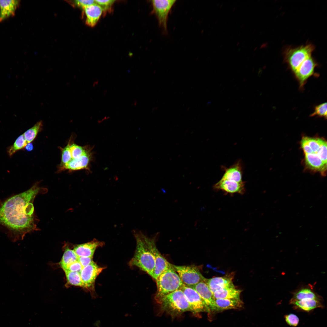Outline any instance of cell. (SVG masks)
<instances>
[{
    "label": "cell",
    "instance_id": "6da1fadb",
    "mask_svg": "<svg viewBox=\"0 0 327 327\" xmlns=\"http://www.w3.org/2000/svg\"><path fill=\"white\" fill-rule=\"evenodd\" d=\"M47 191L37 183L25 191L0 200V225L8 229L12 241L22 239L27 233L38 230L33 203L38 194Z\"/></svg>",
    "mask_w": 327,
    "mask_h": 327
},
{
    "label": "cell",
    "instance_id": "7a4b0ae2",
    "mask_svg": "<svg viewBox=\"0 0 327 327\" xmlns=\"http://www.w3.org/2000/svg\"><path fill=\"white\" fill-rule=\"evenodd\" d=\"M136 242L135 251L129 262L130 266L138 267L152 277L155 260L149 244V238L141 232L134 233Z\"/></svg>",
    "mask_w": 327,
    "mask_h": 327
},
{
    "label": "cell",
    "instance_id": "3957f363",
    "mask_svg": "<svg viewBox=\"0 0 327 327\" xmlns=\"http://www.w3.org/2000/svg\"><path fill=\"white\" fill-rule=\"evenodd\" d=\"M155 281L157 290L155 299L158 303L164 296L180 289L184 285L172 264Z\"/></svg>",
    "mask_w": 327,
    "mask_h": 327
},
{
    "label": "cell",
    "instance_id": "277c9868",
    "mask_svg": "<svg viewBox=\"0 0 327 327\" xmlns=\"http://www.w3.org/2000/svg\"><path fill=\"white\" fill-rule=\"evenodd\" d=\"M158 303L162 311L172 316L179 315L186 312H191L190 305L181 289L164 296Z\"/></svg>",
    "mask_w": 327,
    "mask_h": 327
},
{
    "label": "cell",
    "instance_id": "5b68a950",
    "mask_svg": "<svg viewBox=\"0 0 327 327\" xmlns=\"http://www.w3.org/2000/svg\"><path fill=\"white\" fill-rule=\"evenodd\" d=\"M314 49V46L309 44L286 49L284 61L293 74L307 58L312 55Z\"/></svg>",
    "mask_w": 327,
    "mask_h": 327
},
{
    "label": "cell",
    "instance_id": "8992f818",
    "mask_svg": "<svg viewBox=\"0 0 327 327\" xmlns=\"http://www.w3.org/2000/svg\"><path fill=\"white\" fill-rule=\"evenodd\" d=\"M173 267L184 286L191 287L206 280L196 266H177Z\"/></svg>",
    "mask_w": 327,
    "mask_h": 327
},
{
    "label": "cell",
    "instance_id": "52a82bcc",
    "mask_svg": "<svg viewBox=\"0 0 327 327\" xmlns=\"http://www.w3.org/2000/svg\"><path fill=\"white\" fill-rule=\"evenodd\" d=\"M175 0H154L151 1L152 12L157 19L160 26L165 32H167V18Z\"/></svg>",
    "mask_w": 327,
    "mask_h": 327
},
{
    "label": "cell",
    "instance_id": "ba28073f",
    "mask_svg": "<svg viewBox=\"0 0 327 327\" xmlns=\"http://www.w3.org/2000/svg\"><path fill=\"white\" fill-rule=\"evenodd\" d=\"M318 64L312 55L307 58L293 74L297 81L300 90L303 89L308 79L315 74Z\"/></svg>",
    "mask_w": 327,
    "mask_h": 327
},
{
    "label": "cell",
    "instance_id": "9c48e42d",
    "mask_svg": "<svg viewBox=\"0 0 327 327\" xmlns=\"http://www.w3.org/2000/svg\"><path fill=\"white\" fill-rule=\"evenodd\" d=\"M180 289L190 305L192 312L196 314L210 312L203 300L194 289L184 285Z\"/></svg>",
    "mask_w": 327,
    "mask_h": 327
},
{
    "label": "cell",
    "instance_id": "30bf717a",
    "mask_svg": "<svg viewBox=\"0 0 327 327\" xmlns=\"http://www.w3.org/2000/svg\"><path fill=\"white\" fill-rule=\"evenodd\" d=\"M104 269L98 266L93 261L90 264L83 267L80 274L83 287L90 291H94L95 279Z\"/></svg>",
    "mask_w": 327,
    "mask_h": 327
},
{
    "label": "cell",
    "instance_id": "8fae6325",
    "mask_svg": "<svg viewBox=\"0 0 327 327\" xmlns=\"http://www.w3.org/2000/svg\"><path fill=\"white\" fill-rule=\"evenodd\" d=\"M149 244L154 255L155 262V267L152 277L156 280L171 264L169 263L159 251L156 246L155 240L149 238Z\"/></svg>",
    "mask_w": 327,
    "mask_h": 327
},
{
    "label": "cell",
    "instance_id": "7c38bea8",
    "mask_svg": "<svg viewBox=\"0 0 327 327\" xmlns=\"http://www.w3.org/2000/svg\"><path fill=\"white\" fill-rule=\"evenodd\" d=\"M92 148L90 147L85 153L80 157L76 159H72L69 162L59 167V171L64 170H76L88 169L90 163L92 159Z\"/></svg>",
    "mask_w": 327,
    "mask_h": 327
},
{
    "label": "cell",
    "instance_id": "4fadbf2b",
    "mask_svg": "<svg viewBox=\"0 0 327 327\" xmlns=\"http://www.w3.org/2000/svg\"><path fill=\"white\" fill-rule=\"evenodd\" d=\"M213 189L227 193L243 194L245 192V182L239 183L236 181L221 179L213 186Z\"/></svg>",
    "mask_w": 327,
    "mask_h": 327
},
{
    "label": "cell",
    "instance_id": "5bb4252c",
    "mask_svg": "<svg viewBox=\"0 0 327 327\" xmlns=\"http://www.w3.org/2000/svg\"><path fill=\"white\" fill-rule=\"evenodd\" d=\"M104 245L103 242L94 239L90 242L76 245L73 250L78 257L93 258L96 249Z\"/></svg>",
    "mask_w": 327,
    "mask_h": 327
},
{
    "label": "cell",
    "instance_id": "9a60e30c",
    "mask_svg": "<svg viewBox=\"0 0 327 327\" xmlns=\"http://www.w3.org/2000/svg\"><path fill=\"white\" fill-rule=\"evenodd\" d=\"M289 303L295 309L308 312L317 308H323L322 301L317 299H306L299 300L290 299Z\"/></svg>",
    "mask_w": 327,
    "mask_h": 327
},
{
    "label": "cell",
    "instance_id": "2e32d148",
    "mask_svg": "<svg viewBox=\"0 0 327 327\" xmlns=\"http://www.w3.org/2000/svg\"><path fill=\"white\" fill-rule=\"evenodd\" d=\"M305 154V162L306 166L311 170L319 172L325 176L327 169V164L319 158L318 152Z\"/></svg>",
    "mask_w": 327,
    "mask_h": 327
},
{
    "label": "cell",
    "instance_id": "e0dca14e",
    "mask_svg": "<svg viewBox=\"0 0 327 327\" xmlns=\"http://www.w3.org/2000/svg\"><path fill=\"white\" fill-rule=\"evenodd\" d=\"M205 282L213 293L216 291L222 289L235 288L230 276L215 277L206 279Z\"/></svg>",
    "mask_w": 327,
    "mask_h": 327
},
{
    "label": "cell",
    "instance_id": "ac0fdd59",
    "mask_svg": "<svg viewBox=\"0 0 327 327\" xmlns=\"http://www.w3.org/2000/svg\"><path fill=\"white\" fill-rule=\"evenodd\" d=\"M86 17L85 23L89 26H95L103 12L102 8L95 2L83 9Z\"/></svg>",
    "mask_w": 327,
    "mask_h": 327
},
{
    "label": "cell",
    "instance_id": "d6986e66",
    "mask_svg": "<svg viewBox=\"0 0 327 327\" xmlns=\"http://www.w3.org/2000/svg\"><path fill=\"white\" fill-rule=\"evenodd\" d=\"M224 173L221 179L233 180L241 183L242 180L243 169L241 163L239 160L228 168L224 167Z\"/></svg>",
    "mask_w": 327,
    "mask_h": 327
},
{
    "label": "cell",
    "instance_id": "ffe728a7",
    "mask_svg": "<svg viewBox=\"0 0 327 327\" xmlns=\"http://www.w3.org/2000/svg\"><path fill=\"white\" fill-rule=\"evenodd\" d=\"M191 288L197 292L210 311H212L215 299L213 293L205 282H200Z\"/></svg>",
    "mask_w": 327,
    "mask_h": 327
},
{
    "label": "cell",
    "instance_id": "44dd1931",
    "mask_svg": "<svg viewBox=\"0 0 327 327\" xmlns=\"http://www.w3.org/2000/svg\"><path fill=\"white\" fill-rule=\"evenodd\" d=\"M20 0H0V22L13 16L20 4Z\"/></svg>",
    "mask_w": 327,
    "mask_h": 327
},
{
    "label": "cell",
    "instance_id": "7402d4cb",
    "mask_svg": "<svg viewBox=\"0 0 327 327\" xmlns=\"http://www.w3.org/2000/svg\"><path fill=\"white\" fill-rule=\"evenodd\" d=\"M243 302L240 300L229 299H216L212 311H220L237 309L242 307Z\"/></svg>",
    "mask_w": 327,
    "mask_h": 327
},
{
    "label": "cell",
    "instance_id": "603a6c76",
    "mask_svg": "<svg viewBox=\"0 0 327 327\" xmlns=\"http://www.w3.org/2000/svg\"><path fill=\"white\" fill-rule=\"evenodd\" d=\"M291 299L299 300L306 299H317L323 301L322 297L315 292L312 288L306 287L300 288L292 293Z\"/></svg>",
    "mask_w": 327,
    "mask_h": 327
},
{
    "label": "cell",
    "instance_id": "cb8c5ba5",
    "mask_svg": "<svg viewBox=\"0 0 327 327\" xmlns=\"http://www.w3.org/2000/svg\"><path fill=\"white\" fill-rule=\"evenodd\" d=\"M241 290L235 288L222 289L216 291L213 293L214 299L239 300Z\"/></svg>",
    "mask_w": 327,
    "mask_h": 327
},
{
    "label": "cell",
    "instance_id": "d4e9b609",
    "mask_svg": "<svg viewBox=\"0 0 327 327\" xmlns=\"http://www.w3.org/2000/svg\"><path fill=\"white\" fill-rule=\"evenodd\" d=\"M78 256L74 250L67 248L59 262L61 268L64 271L72 263L78 260Z\"/></svg>",
    "mask_w": 327,
    "mask_h": 327
},
{
    "label": "cell",
    "instance_id": "484cf974",
    "mask_svg": "<svg viewBox=\"0 0 327 327\" xmlns=\"http://www.w3.org/2000/svg\"><path fill=\"white\" fill-rule=\"evenodd\" d=\"M42 126V121H38L23 134L27 143H31L35 139L38 133L41 130Z\"/></svg>",
    "mask_w": 327,
    "mask_h": 327
},
{
    "label": "cell",
    "instance_id": "4316f807",
    "mask_svg": "<svg viewBox=\"0 0 327 327\" xmlns=\"http://www.w3.org/2000/svg\"><path fill=\"white\" fill-rule=\"evenodd\" d=\"M64 271L66 278L67 284L70 286L83 287V283L79 272L67 270Z\"/></svg>",
    "mask_w": 327,
    "mask_h": 327
},
{
    "label": "cell",
    "instance_id": "83f0119b",
    "mask_svg": "<svg viewBox=\"0 0 327 327\" xmlns=\"http://www.w3.org/2000/svg\"><path fill=\"white\" fill-rule=\"evenodd\" d=\"M23 134L19 136L13 144L9 147L8 153L9 156L12 155L17 151L25 147L27 144Z\"/></svg>",
    "mask_w": 327,
    "mask_h": 327
},
{
    "label": "cell",
    "instance_id": "f1b7e54d",
    "mask_svg": "<svg viewBox=\"0 0 327 327\" xmlns=\"http://www.w3.org/2000/svg\"><path fill=\"white\" fill-rule=\"evenodd\" d=\"M89 147L87 146H81L72 142L70 146L72 159H76L80 157L85 153Z\"/></svg>",
    "mask_w": 327,
    "mask_h": 327
},
{
    "label": "cell",
    "instance_id": "f546056e",
    "mask_svg": "<svg viewBox=\"0 0 327 327\" xmlns=\"http://www.w3.org/2000/svg\"><path fill=\"white\" fill-rule=\"evenodd\" d=\"M326 102H323L315 106L314 111L310 115V117L317 116L327 118V108Z\"/></svg>",
    "mask_w": 327,
    "mask_h": 327
},
{
    "label": "cell",
    "instance_id": "4dcf8cb0",
    "mask_svg": "<svg viewBox=\"0 0 327 327\" xmlns=\"http://www.w3.org/2000/svg\"><path fill=\"white\" fill-rule=\"evenodd\" d=\"M73 140L71 138L67 146L62 150L61 161L59 167L62 166L69 162L72 159L70 146Z\"/></svg>",
    "mask_w": 327,
    "mask_h": 327
},
{
    "label": "cell",
    "instance_id": "1f68e13d",
    "mask_svg": "<svg viewBox=\"0 0 327 327\" xmlns=\"http://www.w3.org/2000/svg\"><path fill=\"white\" fill-rule=\"evenodd\" d=\"M115 1L113 0H95V2L102 8L104 12L111 11L112 6Z\"/></svg>",
    "mask_w": 327,
    "mask_h": 327
},
{
    "label": "cell",
    "instance_id": "d6a6232c",
    "mask_svg": "<svg viewBox=\"0 0 327 327\" xmlns=\"http://www.w3.org/2000/svg\"><path fill=\"white\" fill-rule=\"evenodd\" d=\"M284 318L286 323L290 326L295 327L299 324V318L295 314L290 313L286 315H285Z\"/></svg>",
    "mask_w": 327,
    "mask_h": 327
},
{
    "label": "cell",
    "instance_id": "836d02e7",
    "mask_svg": "<svg viewBox=\"0 0 327 327\" xmlns=\"http://www.w3.org/2000/svg\"><path fill=\"white\" fill-rule=\"evenodd\" d=\"M318 154L321 160L327 164V142L324 140L320 147Z\"/></svg>",
    "mask_w": 327,
    "mask_h": 327
},
{
    "label": "cell",
    "instance_id": "e575fe53",
    "mask_svg": "<svg viewBox=\"0 0 327 327\" xmlns=\"http://www.w3.org/2000/svg\"><path fill=\"white\" fill-rule=\"evenodd\" d=\"M73 3V5L83 9L86 7L94 3L95 2L94 0H75L74 1Z\"/></svg>",
    "mask_w": 327,
    "mask_h": 327
},
{
    "label": "cell",
    "instance_id": "d590c367",
    "mask_svg": "<svg viewBox=\"0 0 327 327\" xmlns=\"http://www.w3.org/2000/svg\"><path fill=\"white\" fill-rule=\"evenodd\" d=\"M83 268L81 264L78 260L70 264L65 270L76 272L80 273Z\"/></svg>",
    "mask_w": 327,
    "mask_h": 327
},
{
    "label": "cell",
    "instance_id": "8d00e7d4",
    "mask_svg": "<svg viewBox=\"0 0 327 327\" xmlns=\"http://www.w3.org/2000/svg\"><path fill=\"white\" fill-rule=\"evenodd\" d=\"M78 261L83 267H84L90 264L93 261L92 257H78Z\"/></svg>",
    "mask_w": 327,
    "mask_h": 327
},
{
    "label": "cell",
    "instance_id": "74e56055",
    "mask_svg": "<svg viewBox=\"0 0 327 327\" xmlns=\"http://www.w3.org/2000/svg\"><path fill=\"white\" fill-rule=\"evenodd\" d=\"M26 150L30 151L32 150L33 148V146L32 144L31 143H28L25 147Z\"/></svg>",
    "mask_w": 327,
    "mask_h": 327
},
{
    "label": "cell",
    "instance_id": "f35d334b",
    "mask_svg": "<svg viewBox=\"0 0 327 327\" xmlns=\"http://www.w3.org/2000/svg\"><path fill=\"white\" fill-rule=\"evenodd\" d=\"M98 82H99V81H98V80H96V81H95L93 84V86L94 87L95 86H96V85H98Z\"/></svg>",
    "mask_w": 327,
    "mask_h": 327
},
{
    "label": "cell",
    "instance_id": "ab89813d",
    "mask_svg": "<svg viewBox=\"0 0 327 327\" xmlns=\"http://www.w3.org/2000/svg\"><path fill=\"white\" fill-rule=\"evenodd\" d=\"M137 104V101H135L134 103V105L135 106Z\"/></svg>",
    "mask_w": 327,
    "mask_h": 327
},
{
    "label": "cell",
    "instance_id": "60d3db41",
    "mask_svg": "<svg viewBox=\"0 0 327 327\" xmlns=\"http://www.w3.org/2000/svg\"><path fill=\"white\" fill-rule=\"evenodd\" d=\"M239 42H238V43H237V45H238L239 44Z\"/></svg>",
    "mask_w": 327,
    "mask_h": 327
}]
</instances>
